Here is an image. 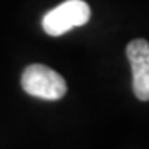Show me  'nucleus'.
I'll return each instance as SVG.
<instances>
[{"label": "nucleus", "instance_id": "f257e3e1", "mask_svg": "<svg viewBox=\"0 0 149 149\" xmlns=\"http://www.w3.org/2000/svg\"><path fill=\"white\" fill-rule=\"evenodd\" d=\"M20 81L22 88L28 95L40 98V100L56 101L66 95V83L63 76L45 65L35 63L27 66Z\"/></svg>", "mask_w": 149, "mask_h": 149}, {"label": "nucleus", "instance_id": "f03ea898", "mask_svg": "<svg viewBox=\"0 0 149 149\" xmlns=\"http://www.w3.org/2000/svg\"><path fill=\"white\" fill-rule=\"evenodd\" d=\"M91 18V8L83 0H66L43 17V30L50 37H61L74 27H81Z\"/></svg>", "mask_w": 149, "mask_h": 149}, {"label": "nucleus", "instance_id": "7ed1b4c3", "mask_svg": "<svg viewBox=\"0 0 149 149\" xmlns=\"http://www.w3.org/2000/svg\"><path fill=\"white\" fill-rule=\"evenodd\" d=\"M131 70H133V91L141 101H149V43L136 38L126 47Z\"/></svg>", "mask_w": 149, "mask_h": 149}]
</instances>
